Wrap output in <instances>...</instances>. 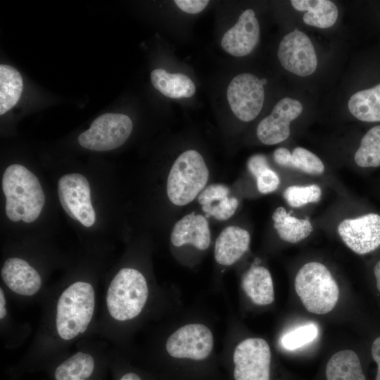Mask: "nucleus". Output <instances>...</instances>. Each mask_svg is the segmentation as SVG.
I'll list each match as a JSON object with an SVG mask.
<instances>
[{
  "label": "nucleus",
  "instance_id": "obj_13",
  "mask_svg": "<svg viewBox=\"0 0 380 380\" xmlns=\"http://www.w3.org/2000/svg\"><path fill=\"white\" fill-rule=\"evenodd\" d=\"M303 106L298 100L286 97L274 107L272 113L258 125V139L266 145H274L286 140L290 135V123L302 113Z\"/></svg>",
  "mask_w": 380,
  "mask_h": 380
},
{
  "label": "nucleus",
  "instance_id": "obj_2",
  "mask_svg": "<svg viewBox=\"0 0 380 380\" xmlns=\"http://www.w3.org/2000/svg\"><path fill=\"white\" fill-rule=\"evenodd\" d=\"M93 286L84 281L70 284L59 296L56 305L55 330L59 338L70 341L89 328L95 310Z\"/></svg>",
  "mask_w": 380,
  "mask_h": 380
},
{
  "label": "nucleus",
  "instance_id": "obj_7",
  "mask_svg": "<svg viewBox=\"0 0 380 380\" xmlns=\"http://www.w3.org/2000/svg\"><path fill=\"white\" fill-rule=\"evenodd\" d=\"M58 194L65 212L85 227L92 226L96 213L91 204V189L87 178L79 173H70L58 180Z\"/></svg>",
  "mask_w": 380,
  "mask_h": 380
},
{
  "label": "nucleus",
  "instance_id": "obj_39",
  "mask_svg": "<svg viewBox=\"0 0 380 380\" xmlns=\"http://www.w3.org/2000/svg\"><path fill=\"white\" fill-rule=\"evenodd\" d=\"M260 81H261V83H262V84H265L267 83V81H266V80H265V79L261 80Z\"/></svg>",
  "mask_w": 380,
  "mask_h": 380
},
{
  "label": "nucleus",
  "instance_id": "obj_22",
  "mask_svg": "<svg viewBox=\"0 0 380 380\" xmlns=\"http://www.w3.org/2000/svg\"><path fill=\"white\" fill-rule=\"evenodd\" d=\"M274 161L279 165L298 169L312 175L323 173L324 165L313 153L303 147L293 149L292 153L286 148H277L273 154Z\"/></svg>",
  "mask_w": 380,
  "mask_h": 380
},
{
  "label": "nucleus",
  "instance_id": "obj_31",
  "mask_svg": "<svg viewBox=\"0 0 380 380\" xmlns=\"http://www.w3.org/2000/svg\"><path fill=\"white\" fill-rule=\"evenodd\" d=\"M255 179L258 189L261 194H268L275 191L280 184L278 175L270 167L260 172Z\"/></svg>",
  "mask_w": 380,
  "mask_h": 380
},
{
  "label": "nucleus",
  "instance_id": "obj_32",
  "mask_svg": "<svg viewBox=\"0 0 380 380\" xmlns=\"http://www.w3.org/2000/svg\"><path fill=\"white\" fill-rule=\"evenodd\" d=\"M229 193V189L225 185L220 184H211L199 194L198 201L201 206H205L216 200L228 196Z\"/></svg>",
  "mask_w": 380,
  "mask_h": 380
},
{
  "label": "nucleus",
  "instance_id": "obj_10",
  "mask_svg": "<svg viewBox=\"0 0 380 380\" xmlns=\"http://www.w3.org/2000/svg\"><path fill=\"white\" fill-rule=\"evenodd\" d=\"M278 58L288 71L300 76L312 75L317 66V58L310 38L295 30L284 37L278 48Z\"/></svg>",
  "mask_w": 380,
  "mask_h": 380
},
{
  "label": "nucleus",
  "instance_id": "obj_37",
  "mask_svg": "<svg viewBox=\"0 0 380 380\" xmlns=\"http://www.w3.org/2000/svg\"><path fill=\"white\" fill-rule=\"evenodd\" d=\"M118 380H142L139 374L133 372H128L121 375Z\"/></svg>",
  "mask_w": 380,
  "mask_h": 380
},
{
  "label": "nucleus",
  "instance_id": "obj_33",
  "mask_svg": "<svg viewBox=\"0 0 380 380\" xmlns=\"http://www.w3.org/2000/svg\"><path fill=\"white\" fill-rule=\"evenodd\" d=\"M175 4L182 11L191 13L196 14L201 12L208 4V0H175Z\"/></svg>",
  "mask_w": 380,
  "mask_h": 380
},
{
  "label": "nucleus",
  "instance_id": "obj_28",
  "mask_svg": "<svg viewBox=\"0 0 380 380\" xmlns=\"http://www.w3.org/2000/svg\"><path fill=\"white\" fill-rule=\"evenodd\" d=\"M321 194L320 187L317 184H311L290 186L284 190L283 195L289 205L299 208L310 203L318 202Z\"/></svg>",
  "mask_w": 380,
  "mask_h": 380
},
{
  "label": "nucleus",
  "instance_id": "obj_35",
  "mask_svg": "<svg viewBox=\"0 0 380 380\" xmlns=\"http://www.w3.org/2000/svg\"><path fill=\"white\" fill-rule=\"evenodd\" d=\"M371 352L373 360L377 364V373L375 380H380V336L374 341Z\"/></svg>",
  "mask_w": 380,
  "mask_h": 380
},
{
  "label": "nucleus",
  "instance_id": "obj_3",
  "mask_svg": "<svg viewBox=\"0 0 380 380\" xmlns=\"http://www.w3.org/2000/svg\"><path fill=\"white\" fill-rule=\"evenodd\" d=\"M148 297V288L144 276L137 270H120L111 280L106 295L109 315L118 322L137 317Z\"/></svg>",
  "mask_w": 380,
  "mask_h": 380
},
{
  "label": "nucleus",
  "instance_id": "obj_11",
  "mask_svg": "<svg viewBox=\"0 0 380 380\" xmlns=\"http://www.w3.org/2000/svg\"><path fill=\"white\" fill-rule=\"evenodd\" d=\"M213 347L211 331L201 324H186L170 336L166 342L168 354L175 358L202 360L208 357Z\"/></svg>",
  "mask_w": 380,
  "mask_h": 380
},
{
  "label": "nucleus",
  "instance_id": "obj_15",
  "mask_svg": "<svg viewBox=\"0 0 380 380\" xmlns=\"http://www.w3.org/2000/svg\"><path fill=\"white\" fill-rule=\"evenodd\" d=\"M1 277L11 291L22 296H32L42 287L38 272L20 258H8L1 270Z\"/></svg>",
  "mask_w": 380,
  "mask_h": 380
},
{
  "label": "nucleus",
  "instance_id": "obj_20",
  "mask_svg": "<svg viewBox=\"0 0 380 380\" xmlns=\"http://www.w3.org/2000/svg\"><path fill=\"white\" fill-rule=\"evenodd\" d=\"M151 81L155 89L171 99L190 98L196 91L193 81L182 73H170L157 68L151 72Z\"/></svg>",
  "mask_w": 380,
  "mask_h": 380
},
{
  "label": "nucleus",
  "instance_id": "obj_36",
  "mask_svg": "<svg viewBox=\"0 0 380 380\" xmlns=\"http://www.w3.org/2000/svg\"><path fill=\"white\" fill-rule=\"evenodd\" d=\"M7 315L6 300L3 289L0 288V319H4Z\"/></svg>",
  "mask_w": 380,
  "mask_h": 380
},
{
  "label": "nucleus",
  "instance_id": "obj_29",
  "mask_svg": "<svg viewBox=\"0 0 380 380\" xmlns=\"http://www.w3.org/2000/svg\"><path fill=\"white\" fill-rule=\"evenodd\" d=\"M317 334V326L314 324H307L284 334L280 342L284 349L294 350L314 341Z\"/></svg>",
  "mask_w": 380,
  "mask_h": 380
},
{
  "label": "nucleus",
  "instance_id": "obj_12",
  "mask_svg": "<svg viewBox=\"0 0 380 380\" xmlns=\"http://www.w3.org/2000/svg\"><path fill=\"white\" fill-rule=\"evenodd\" d=\"M344 243L353 252L364 255L380 246V215L376 213L345 219L337 228Z\"/></svg>",
  "mask_w": 380,
  "mask_h": 380
},
{
  "label": "nucleus",
  "instance_id": "obj_23",
  "mask_svg": "<svg viewBox=\"0 0 380 380\" xmlns=\"http://www.w3.org/2000/svg\"><path fill=\"white\" fill-rule=\"evenodd\" d=\"M274 227L279 236L284 241L296 243L306 237L313 231L308 218L298 219L287 213L284 207H278L272 215Z\"/></svg>",
  "mask_w": 380,
  "mask_h": 380
},
{
  "label": "nucleus",
  "instance_id": "obj_17",
  "mask_svg": "<svg viewBox=\"0 0 380 380\" xmlns=\"http://www.w3.org/2000/svg\"><path fill=\"white\" fill-rule=\"evenodd\" d=\"M250 240V234L244 229L237 226L224 228L215 241V260L226 266L234 264L247 251Z\"/></svg>",
  "mask_w": 380,
  "mask_h": 380
},
{
  "label": "nucleus",
  "instance_id": "obj_21",
  "mask_svg": "<svg viewBox=\"0 0 380 380\" xmlns=\"http://www.w3.org/2000/svg\"><path fill=\"white\" fill-rule=\"evenodd\" d=\"M292 6L298 11H306L303 20L308 25L319 28L331 27L338 18V9L329 0H292Z\"/></svg>",
  "mask_w": 380,
  "mask_h": 380
},
{
  "label": "nucleus",
  "instance_id": "obj_4",
  "mask_svg": "<svg viewBox=\"0 0 380 380\" xmlns=\"http://www.w3.org/2000/svg\"><path fill=\"white\" fill-rule=\"evenodd\" d=\"M295 289L305 309L324 315L336 305L339 290L328 268L318 262L304 265L295 278Z\"/></svg>",
  "mask_w": 380,
  "mask_h": 380
},
{
  "label": "nucleus",
  "instance_id": "obj_27",
  "mask_svg": "<svg viewBox=\"0 0 380 380\" xmlns=\"http://www.w3.org/2000/svg\"><path fill=\"white\" fill-rule=\"evenodd\" d=\"M354 160L362 167L380 165V125L373 127L365 134Z\"/></svg>",
  "mask_w": 380,
  "mask_h": 380
},
{
  "label": "nucleus",
  "instance_id": "obj_25",
  "mask_svg": "<svg viewBox=\"0 0 380 380\" xmlns=\"http://www.w3.org/2000/svg\"><path fill=\"white\" fill-rule=\"evenodd\" d=\"M348 109L363 122H380V83L355 93L348 101Z\"/></svg>",
  "mask_w": 380,
  "mask_h": 380
},
{
  "label": "nucleus",
  "instance_id": "obj_14",
  "mask_svg": "<svg viewBox=\"0 0 380 380\" xmlns=\"http://www.w3.org/2000/svg\"><path fill=\"white\" fill-rule=\"evenodd\" d=\"M260 26L253 9L245 10L221 40L222 49L236 57L249 54L258 44Z\"/></svg>",
  "mask_w": 380,
  "mask_h": 380
},
{
  "label": "nucleus",
  "instance_id": "obj_9",
  "mask_svg": "<svg viewBox=\"0 0 380 380\" xmlns=\"http://www.w3.org/2000/svg\"><path fill=\"white\" fill-rule=\"evenodd\" d=\"M227 99L234 115L240 120L249 122L260 113L264 103L263 84L255 75L242 73L229 83Z\"/></svg>",
  "mask_w": 380,
  "mask_h": 380
},
{
  "label": "nucleus",
  "instance_id": "obj_6",
  "mask_svg": "<svg viewBox=\"0 0 380 380\" xmlns=\"http://www.w3.org/2000/svg\"><path fill=\"white\" fill-rule=\"evenodd\" d=\"M132 127L127 115L105 113L96 118L90 127L79 135L77 141L81 146L89 150H113L127 141Z\"/></svg>",
  "mask_w": 380,
  "mask_h": 380
},
{
  "label": "nucleus",
  "instance_id": "obj_18",
  "mask_svg": "<svg viewBox=\"0 0 380 380\" xmlns=\"http://www.w3.org/2000/svg\"><path fill=\"white\" fill-rule=\"evenodd\" d=\"M98 365L94 356L78 351L60 362L53 370V380H97Z\"/></svg>",
  "mask_w": 380,
  "mask_h": 380
},
{
  "label": "nucleus",
  "instance_id": "obj_30",
  "mask_svg": "<svg viewBox=\"0 0 380 380\" xmlns=\"http://www.w3.org/2000/svg\"><path fill=\"white\" fill-rule=\"evenodd\" d=\"M238 204L239 201L235 197L227 196L203 206L202 210L207 217L211 216L218 220H226L234 214Z\"/></svg>",
  "mask_w": 380,
  "mask_h": 380
},
{
  "label": "nucleus",
  "instance_id": "obj_16",
  "mask_svg": "<svg viewBox=\"0 0 380 380\" xmlns=\"http://www.w3.org/2000/svg\"><path fill=\"white\" fill-rule=\"evenodd\" d=\"M170 240L175 246L189 243L199 250H206L210 243V232L207 219L194 212L184 216L174 225Z\"/></svg>",
  "mask_w": 380,
  "mask_h": 380
},
{
  "label": "nucleus",
  "instance_id": "obj_24",
  "mask_svg": "<svg viewBox=\"0 0 380 380\" xmlns=\"http://www.w3.org/2000/svg\"><path fill=\"white\" fill-rule=\"evenodd\" d=\"M327 380H366L357 355L351 350L331 356L326 367Z\"/></svg>",
  "mask_w": 380,
  "mask_h": 380
},
{
  "label": "nucleus",
  "instance_id": "obj_26",
  "mask_svg": "<svg viewBox=\"0 0 380 380\" xmlns=\"http://www.w3.org/2000/svg\"><path fill=\"white\" fill-rule=\"evenodd\" d=\"M23 89L20 73L13 66L0 65V115L11 110L19 101Z\"/></svg>",
  "mask_w": 380,
  "mask_h": 380
},
{
  "label": "nucleus",
  "instance_id": "obj_5",
  "mask_svg": "<svg viewBox=\"0 0 380 380\" xmlns=\"http://www.w3.org/2000/svg\"><path fill=\"white\" fill-rule=\"evenodd\" d=\"M209 177L202 156L195 150L182 153L173 163L167 182V194L176 205L191 202L205 187Z\"/></svg>",
  "mask_w": 380,
  "mask_h": 380
},
{
  "label": "nucleus",
  "instance_id": "obj_8",
  "mask_svg": "<svg viewBox=\"0 0 380 380\" xmlns=\"http://www.w3.org/2000/svg\"><path fill=\"white\" fill-rule=\"evenodd\" d=\"M233 360L235 380H270V348L260 338H249L235 348Z\"/></svg>",
  "mask_w": 380,
  "mask_h": 380
},
{
  "label": "nucleus",
  "instance_id": "obj_34",
  "mask_svg": "<svg viewBox=\"0 0 380 380\" xmlns=\"http://www.w3.org/2000/svg\"><path fill=\"white\" fill-rule=\"evenodd\" d=\"M250 172L255 177L260 172L269 167L266 158L262 155L251 157L247 163Z\"/></svg>",
  "mask_w": 380,
  "mask_h": 380
},
{
  "label": "nucleus",
  "instance_id": "obj_1",
  "mask_svg": "<svg viewBox=\"0 0 380 380\" xmlns=\"http://www.w3.org/2000/svg\"><path fill=\"white\" fill-rule=\"evenodd\" d=\"M2 189L9 220L30 223L38 218L45 196L39 179L28 169L19 164L7 167L3 175Z\"/></svg>",
  "mask_w": 380,
  "mask_h": 380
},
{
  "label": "nucleus",
  "instance_id": "obj_38",
  "mask_svg": "<svg viewBox=\"0 0 380 380\" xmlns=\"http://www.w3.org/2000/svg\"><path fill=\"white\" fill-rule=\"evenodd\" d=\"M374 276L376 279V287L380 291V260H379L374 269Z\"/></svg>",
  "mask_w": 380,
  "mask_h": 380
},
{
  "label": "nucleus",
  "instance_id": "obj_19",
  "mask_svg": "<svg viewBox=\"0 0 380 380\" xmlns=\"http://www.w3.org/2000/svg\"><path fill=\"white\" fill-rule=\"evenodd\" d=\"M241 286L246 294L256 305H270L274 300L272 279L269 270L264 267H252L244 274Z\"/></svg>",
  "mask_w": 380,
  "mask_h": 380
}]
</instances>
